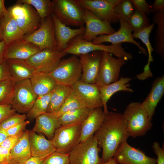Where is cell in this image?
<instances>
[{
	"instance_id": "obj_18",
	"label": "cell",
	"mask_w": 164,
	"mask_h": 164,
	"mask_svg": "<svg viewBox=\"0 0 164 164\" xmlns=\"http://www.w3.org/2000/svg\"><path fill=\"white\" fill-rule=\"evenodd\" d=\"M40 51L39 48L33 43L22 39H19L7 45L4 55V59L26 60Z\"/></svg>"
},
{
	"instance_id": "obj_32",
	"label": "cell",
	"mask_w": 164,
	"mask_h": 164,
	"mask_svg": "<svg viewBox=\"0 0 164 164\" xmlns=\"http://www.w3.org/2000/svg\"><path fill=\"white\" fill-rule=\"evenodd\" d=\"M85 108H91L71 88L70 94L60 108L56 112L52 114L56 117H58L64 113L68 111L74 109Z\"/></svg>"
},
{
	"instance_id": "obj_53",
	"label": "cell",
	"mask_w": 164,
	"mask_h": 164,
	"mask_svg": "<svg viewBox=\"0 0 164 164\" xmlns=\"http://www.w3.org/2000/svg\"><path fill=\"white\" fill-rule=\"evenodd\" d=\"M101 164H117V163L113 158H112L107 162Z\"/></svg>"
},
{
	"instance_id": "obj_36",
	"label": "cell",
	"mask_w": 164,
	"mask_h": 164,
	"mask_svg": "<svg viewBox=\"0 0 164 164\" xmlns=\"http://www.w3.org/2000/svg\"><path fill=\"white\" fill-rule=\"evenodd\" d=\"M17 2L33 6L41 19L48 17L52 13V3L50 0H19Z\"/></svg>"
},
{
	"instance_id": "obj_34",
	"label": "cell",
	"mask_w": 164,
	"mask_h": 164,
	"mask_svg": "<svg viewBox=\"0 0 164 164\" xmlns=\"http://www.w3.org/2000/svg\"><path fill=\"white\" fill-rule=\"evenodd\" d=\"M52 91L46 95L37 96L32 107L27 113V118L33 119L38 115L46 113Z\"/></svg>"
},
{
	"instance_id": "obj_28",
	"label": "cell",
	"mask_w": 164,
	"mask_h": 164,
	"mask_svg": "<svg viewBox=\"0 0 164 164\" xmlns=\"http://www.w3.org/2000/svg\"><path fill=\"white\" fill-rule=\"evenodd\" d=\"M29 80L32 88L37 96L50 93L57 84L49 73L36 72Z\"/></svg>"
},
{
	"instance_id": "obj_52",
	"label": "cell",
	"mask_w": 164,
	"mask_h": 164,
	"mask_svg": "<svg viewBox=\"0 0 164 164\" xmlns=\"http://www.w3.org/2000/svg\"><path fill=\"white\" fill-rule=\"evenodd\" d=\"M5 0H0V19L3 18L8 13L5 5Z\"/></svg>"
},
{
	"instance_id": "obj_29",
	"label": "cell",
	"mask_w": 164,
	"mask_h": 164,
	"mask_svg": "<svg viewBox=\"0 0 164 164\" xmlns=\"http://www.w3.org/2000/svg\"><path fill=\"white\" fill-rule=\"evenodd\" d=\"M29 134V130H25L18 142L10 150L13 163H25L31 156Z\"/></svg>"
},
{
	"instance_id": "obj_8",
	"label": "cell",
	"mask_w": 164,
	"mask_h": 164,
	"mask_svg": "<svg viewBox=\"0 0 164 164\" xmlns=\"http://www.w3.org/2000/svg\"><path fill=\"white\" fill-rule=\"evenodd\" d=\"M100 148L94 135L80 142L68 154L70 164H101Z\"/></svg>"
},
{
	"instance_id": "obj_24",
	"label": "cell",
	"mask_w": 164,
	"mask_h": 164,
	"mask_svg": "<svg viewBox=\"0 0 164 164\" xmlns=\"http://www.w3.org/2000/svg\"><path fill=\"white\" fill-rule=\"evenodd\" d=\"M35 119V125L32 130L44 135L51 141L56 130L61 126L58 117L52 113H46L38 115Z\"/></svg>"
},
{
	"instance_id": "obj_1",
	"label": "cell",
	"mask_w": 164,
	"mask_h": 164,
	"mask_svg": "<svg viewBox=\"0 0 164 164\" xmlns=\"http://www.w3.org/2000/svg\"><path fill=\"white\" fill-rule=\"evenodd\" d=\"M94 135L102 149V162H106L113 158L120 144L129 137L123 114L108 111Z\"/></svg>"
},
{
	"instance_id": "obj_9",
	"label": "cell",
	"mask_w": 164,
	"mask_h": 164,
	"mask_svg": "<svg viewBox=\"0 0 164 164\" xmlns=\"http://www.w3.org/2000/svg\"><path fill=\"white\" fill-rule=\"evenodd\" d=\"M22 39L36 45L41 51L46 49L56 50L54 25L51 15L41 19L38 29L24 35Z\"/></svg>"
},
{
	"instance_id": "obj_46",
	"label": "cell",
	"mask_w": 164,
	"mask_h": 164,
	"mask_svg": "<svg viewBox=\"0 0 164 164\" xmlns=\"http://www.w3.org/2000/svg\"><path fill=\"white\" fill-rule=\"evenodd\" d=\"M0 164H13L10 150L0 145Z\"/></svg>"
},
{
	"instance_id": "obj_40",
	"label": "cell",
	"mask_w": 164,
	"mask_h": 164,
	"mask_svg": "<svg viewBox=\"0 0 164 164\" xmlns=\"http://www.w3.org/2000/svg\"><path fill=\"white\" fill-rule=\"evenodd\" d=\"M27 118L26 114H20L15 112L0 123V128L6 131L15 125L25 121Z\"/></svg>"
},
{
	"instance_id": "obj_17",
	"label": "cell",
	"mask_w": 164,
	"mask_h": 164,
	"mask_svg": "<svg viewBox=\"0 0 164 164\" xmlns=\"http://www.w3.org/2000/svg\"><path fill=\"white\" fill-rule=\"evenodd\" d=\"M103 53L102 51H97L78 56L79 57L82 69L81 81L95 84Z\"/></svg>"
},
{
	"instance_id": "obj_6",
	"label": "cell",
	"mask_w": 164,
	"mask_h": 164,
	"mask_svg": "<svg viewBox=\"0 0 164 164\" xmlns=\"http://www.w3.org/2000/svg\"><path fill=\"white\" fill-rule=\"evenodd\" d=\"M82 72L79 58L72 55L61 60L55 69L49 74L57 84L69 87L80 80Z\"/></svg>"
},
{
	"instance_id": "obj_19",
	"label": "cell",
	"mask_w": 164,
	"mask_h": 164,
	"mask_svg": "<svg viewBox=\"0 0 164 164\" xmlns=\"http://www.w3.org/2000/svg\"><path fill=\"white\" fill-rule=\"evenodd\" d=\"M51 15L54 25L55 36L57 43L56 50L63 51L72 39L84 34L85 27L71 29L62 23L52 13Z\"/></svg>"
},
{
	"instance_id": "obj_7",
	"label": "cell",
	"mask_w": 164,
	"mask_h": 164,
	"mask_svg": "<svg viewBox=\"0 0 164 164\" xmlns=\"http://www.w3.org/2000/svg\"><path fill=\"white\" fill-rule=\"evenodd\" d=\"M7 10L25 35L34 32L39 27L41 19L31 5L17 1Z\"/></svg>"
},
{
	"instance_id": "obj_30",
	"label": "cell",
	"mask_w": 164,
	"mask_h": 164,
	"mask_svg": "<svg viewBox=\"0 0 164 164\" xmlns=\"http://www.w3.org/2000/svg\"><path fill=\"white\" fill-rule=\"evenodd\" d=\"M152 17L153 23L157 25L155 36V50L164 59V10L154 12Z\"/></svg>"
},
{
	"instance_id": "obj_20",
	"label": "cell",
	"mask_w": 164,
	"mask_h": 164,
	"mask_svg": "<svg viewBox=\"0 0 164 164\" xmlns=\"http://www.w3.org/2000/svg\"><path fill=\"white\" fill-rule=\"evenodd\" d=\"M70 87L91 108L103 107L98 87L95 84L80 80Z\"/></svg>"
},
{
	"instance_id": "obj_47",
	"label": "cell",
	"mask_w": 164,
	"mask_h": 164,
	"mask_svg": "<svg viewBox=\"0 0 164 164\" xmlns=\"http://www.w3.org/2000/svg\"><path fill=\"white\" fill-rule=\"evenodd\" d=\"M11 105L0 104V123L15 113Z\"/></svg>"
},
{
	"instance_id": "obj_44",
	"label": "cell",
	"mask_w": 164,
	"mask_h": 164,
	"mask_svg": "<svg viewBox=\"0 0 164 164\" xmlns=\"http://www.w3.org/2000/svg\"><path fill=\"white\" fill-rule=\"evenodd\" d=\"M23 132L18 135L8 136L0 146L11 150L19 141Z\"/></svg>"
},
{
	"instance_id": "obj_42",
	"label": "cell",
	"mask_w": 164,
	"mask_h": 164,
	"mask_svg": "<svg viewBox=\"0 0 164 164\" xmlns=\"http://www.w3.org/2000/svg\"><path fill=\"white\" fill-rule=\"evenodd\" d=\"M134 7L140 12L149 15L153 13L152 5L149 4L145 0H131Z\"/></svg>"
},
{
	"instance_id": "obj_14",
	"label": "cell",
	"mask_w": 164,
	"mask_h": 164,
	"mask_svg": "<svg viewBox=\"0 0 164 164\" xmlns=\"http://www.w3.org/2000/svg\"><path fill=\"white\" fill-rule=\"evenodd\" d=\"M113 158L117 164H157L156 159L131 146L127 140L120 144Z\"/></svg>"
},
{
	"instance_id": "obj_25",
	"label": "cell",
	"mask_w": 164,
	"mask_h": 164,
	"mask_svg": "<svg viewBox=\"0 0 164 164\" xmlns=\"http://www.w3.org/2000/svg\"><path fill=\"white\" fill-rule=\"evenodd\" d=\"M132 79L129 77H121L117 81L108 85L98 87L100 93L103 111L106 114L108 112L107 103L111 96L115 93L120 91L133 92V90L129 87L128 83Z\"/></svg>"
},
{
	"instance_id": "obj_49",
	"label": "cell",
	"mask_w": 164,
	"mask_h": 164,
	"mask_svg": "<svg viewBox=\"0 0 164 164\" xmlns=\"http://www.w3.org/2000/svg\"><path fill=\"white\" fill-rule=\"evenodd\" d=\"M152 7L153 12L156 11L164 10V0H155Z\"/></svg>"
},
{
	"instance_id": "obj_22",
	"label": "cell",
	"mask_w": 164,
	"mask_h": 164,
	"mask_svg": "<svg viewBox=\"0 0 164 164\" xmlns=\"http://www.w3.org/2000/svg\"><path fill=\"white\" fill-rule=\"evenodd\" d=\"M29 138L31 156L46 158L56 151L51 141L42 134L29 130Z\"/></svg>"
},
{
	"instance_id": "obj_45",
	"label": "cell",
	"mask_w": 164,
	"mask_h": 164,
	"mask_svg": "<svg viewBox=\"0 0 164 164\" xmlns=\"http://www.w3.org/2000/svg\"><path fill=\"white\" fill-rule=\"evenodd\" d=\"M12 77L9 67L5 60L0 63V83Z\"/></svg>"
},
{
	"instance_id": "obj_39",
	"label": "cell",
	"mask_w": 164,
	"mask_h": 164,
	"mask_svg": "<svg viewBox=\"0 0 164 164\" xmlns=\"http://www.w3.org/2000/svg\"><path fill=\"white\" fill-rule=\"evenodd\" d=\"M114 11L119 20L127 22L135 11V8L131 0H121L114 8Z\"/></svg>"
},
{
	"instance_id": "obj_21",
	"label": "cell",
	"mask_w": 164,
	"mask_h": 164,
	"mask_svg": "<svg viewBox=\"0 0 164 164\" xmlns=\"http://www.w3.org/2000/svg\"><path fill=\"white\" fill-rule=\"evenodd\" d=\"M164 94V76L158 77L153 81L151 91L145 99L141 103L151 121L155 108Z\"/></svg>"
},
{
	"instance_id": "obj_54",
	"label": "cell",
	"mask_w": 164,
	"mask_h": 164,
	"mask_svg": "<svg viewBox=\"0 0 164 164\" xmlns=\"http://www.w3.org/2000/svg\"><path fill=\"white\" fill-rule=\"evenodd\" d=\"M2 40V30L1 28V27L0 26V40Z\"/></svg>"
},
{
	"instance_id": "obj_5",
	"label": "cell",
	"mask_w": 164,
	"mask_h": 164,
	"mask_svg": "<svg viewBox=\"0 0 164 164\" xmlns=\"http://www.w3.org/2000/svg\"><path fill=\"white\" fill-rule=\"evenodd\" d=\"M82 122L61 125L56 130L51 141L56 152L68 154L79 143Z\"/></svg>"
},
{
	"instance_id": "obj_48",
	"label": "cell",
	"mask_w": 164,
	"mask_h": 164,
	"mask_svg": "<svg viewBox=\"0 0 164 164\" xmlns=\"http://www.w3.org/2000/svg\"><path fill=\"white\" fill-rule=\"evenodd\" d=\"M153 150L157 156V164H164V149L159 142H155L152 145Z\"/></svg>"
},
{
	"instance_id": "obj_26",
	"label": "cell",
	"mask_w": 164,
	"mask_h": 164,
	"mask_svg": "<svg viewBox=\"0 0 164 164\" xmlns=\"http://www.w3.org/2000/svg\"><path fill=\"white\" fill-rule=\"evenodd\" d=\"M0 26L2 40L7 45L15 40L22 39L25 35L14 18L9 12L0 19Z\"/></svg>"
},
{
	"instance_id": "obj_33",
	"label": "cell",
	"mask_w": 164,
	"mask_h": 164,
	"mask_svg": "<svg viewBox=\"0 0 164 164\" xmlns=\"http://www.w3.org/2000/svg\"><path fill=\"white\" fill-rule=\"evenodd\" d=\"M93 108H85L68 111L58 117L61 125H70L83 121Z\"/></svg>"
},
{
	"instance_id": "obj_3",
	"label": "cell",
	"mask_w": 164,
	"mask_h": 164,
	"mask_svg": "<svg viewBox=\"0 0 164 164\" xmlns=\"http://www.w3.org/2000/svg\"><path fill=\"white\" fill-rule=\"evenodd\" d=\"M123 114L129 136L136 138L143 136L152 127L151 121L139 102H131L127 106Z\"/></svg>"
},
{
	"instance_id": "obj_38",
	"label": "cell",
	"mask_w": 164,
	"mask_h": 164,
	"mask_svg": "<svg viewBox=\"0 0 164 164\" xmlns=\"http://www.w3.org/2000/svg\"><path fill=\"white\" fill-rule=\"evenodd\" d=\"M127 22L133 32L141 30L151 25L150 20L146 15L135 9Z\"/></svg>"
},
{
	"instance_id": "obj_35",
	"label": "cell",
	"mask_w": 164,
	"mask_h": 164,
	"mask_svg": "<svg viewBox=\"0 0 164 164\" xmlns=\"http://www.w3.org/2000/svg\"><path fill=\"white\" fill-rule=\"evenodd\" d=\"M15 82L12 77L0 83V104L11 105L14 94Z\"/></svg>"
},
{
	"instance_id": "obj_50",
	"label": "cell",
	"mask_w": 164,
	"mask_h": 164,
	"mask_svg": "<svg viewBox=\"0 0 164 164\" xmlns=\"http://www.w3.org/2000/svg\"><path fill=\"white\" fill-rule=\"evenodd\" d=\"M46 158L31 156L26 161L25 163V164H42L44 160Z\"/></svg>"
},
{
	"instance_id": "obj_27",
	"label": "cell",
	"mask_w": 164,
	"mask_h": 164,
	"mask_svg": "<svg viewBox=\"0 0 164 164\" xmlns=\"http://www.w3.org/2000/svg\"><path fill=\"white\" fill-rule=\"evenodd\" d=\"M12 77L15 82L30 79L36 72L26 60L11 59L5 60Z\"/></svg>"
},
{
	"instance_id": "obj_13",
	"label": "cell",
	"mask_w": 164,
	"mask_h": 164,
	"mask_svg": "<svg viewBox=\"0 0 164 164\" xmlns=\"http://www.w3.org/2000/svg\"><path fill=\"white\" fill-rule=\"evenodd\" d=\"M67 54L63 51L46 49L26 60L36 72L50 73L55 69L62 58Z\"/></svg>"
},
{
	"instance_id": "obj_10",
	"label": "cell",
	"mask_w": 164,
	"mask_h": 164,
	"mask_svg": "<svg viewBox=\"0 0 164 164\" xmlns=\"http://www.w3.org/2000/svg\"><path fill=\"white\" fill-rule=\"evenodd\" d=\"M110 53L103 52L95 84L100 87L118 80L121 67L125 63L123 59L113 57Z\"/></svg>"
},
{
	"instance_id": "obj_4",
	"label": "cell",
	"mask_w": 164,
	"mask_h": 164,
	"mask_svg": "<svg viewBox=\"0 0 164 164\" xmlns=\"http://www.w3.org/2000/svg\"><path fill=\"white\" fill-rule=\"evenodd\" d=\"M52 13L66 26L84 27V9L77 0H53Z\"/></svg>"
},
{
	"instance_id": "obj_37",
	"label": "cell",
	"mask_w": 164,
	"mask_h": 164,
	"mask_svg": "<svg viewBox=\"0 0 164 164\" xmlns=\"http://www.w3.org/2000/svg\"><path fill=\"white\" fill-rule=\"evenodd\" d=\"M154 24L153 23L149 26L139 31L134 32L132 34L133 38L140 39L146 46L148 53V63L145 67H149L151 62L153 61L152 56V52L154 49L151 46L149 41V36L152 30L154 29Z\"/></svg>"
},
{
	"instance_id": "obj_43",
	"label": "cell",
	"mask_w": 164,
	"mask_h": 164,
	"mask_svg": "<svg viewBox=\"0 0 164 164\" xmlns=\"http://www.w3.org/2000/svg\"><path fill=\"white\" fill-rule=\"evenodd\" d=\"M29 123V121H25L18 124L6 130L8 136L18 135L22 133L25 131L26 126Z\"/></svg>"
},
{
	"instance_id": "obj_16",
	"label": "cell",
	"mask_w": 164,
	"mask_h": 164,
	"mask_svg": "<svg viewBox=\"0 0 164 164\" xmlns=\"http://www.w3.org/2000/svg\"><path fill=\"white\" fill-rule=\"evenodd\" d=\"M119 22L120 26L117 31L109 35H99L94 39L92 42L95 44L104 42H109L112 44L129 43L137 46L143 54L147 55V53L146 49L134 39L132 36V30L128 22L120 20Z\"/></svg>"
},
{
	"instance_id": "obj_12",
	"label": "cell",
	"mask_w": 164,
	"mask_h": 164,
	"mask_svg": "<svg viewBox=\"0 0 164 164\" xmlns=\"http://www.w3.org/2000/svg\"><path fill=\"white\" fill-rule=\"evenodd\" d=\"M84 9L91 11L101 20L110 24L119 21L114 8L121 0H77Z\"/></svg>"
},
{
	"instance_id": "obj_2",
	"label": "cell",
	"mask_w": 164,
	"mask_h": 164,
	"mask_svg": "<svg viewBox=\"0 0 164 164\" xmlns=\"http://www.w3.org/2000/svg\"><path fill=\"white\" fill-rule=\"evenodd\" d=\"M83 35H78L72 39L63 52L67 54L78 56L80 55L100 51L110 53L117 58L124 59L125 61L133 58V56L130 53L125 50L121 43L108 45L102 44H95L91 41L84 39Z\"/></svg>"
},
{
	"instance_id": "obj_31",
	"label": "cell",
	"mask_w": 164,
	"mask_h": 164,
	"mask_svg": "<svg viewBox=\"0 0 164 164\" xmlns=\"http://www.w3.org/2000/svg\"><path fill=\"white\" fill-rule=\"evenodd\" d=\"M70 87L57 84L52 92L46 113L56 112L61 107L71 91Z\"/></svg>"
},
{
	"instance_id": "obj_23",
	"label": "cell",
	"mask_w": 164,
	"mask_h": 164,
	"mask_svg": "<svg viewBox=\"0 0 164 164\" xmlns=\"http://www.w3.org/2000/svg\"><path fill=\"white\" fill-rule=\"evenodd\" d=\"M105 115L101 107L91 110L87 117L83 121L79 143L94 135L102 124Z\"/></svg>"
},
{
	"instance_id": "obj_55",
	"label": "cell",
	"mask_w": 164,
	"mask_h": 164,
	"mask_svg": "<svg viewBox=\"0 0 164 164\" xmlns=\"http://www.w3.org/2000/svg\"><path fill=\"white\" fill-rule=\"evenodd\" d=\"M13 164H25V163H14Z\"/></svg>"
},
{
	"instance_id": "obj_11",
	"label": "cell",
	"mask_w": 164,
	"mask_h": 164,
	"mask_svg": "<svg viewBox=\"0 0 164 164\" xmlns=\"http://www.w3.org/2000/svg\"><path fill=\"white\" fill-rule=\"evenodd\" d=\"M37 96L29 79L15 82L12 108L19 113H27L32 107Z\"/></svg>"
},
{
	"instance_id": "obj_15",
	"label": "cell",
	"mask_w": 164,
	"mask_h": 164,
	"mask_svg": "<svg viewBox=\"0 0 164 164\" xmlns=\"http://www.w3.org/2000/svg\"><path fill=\"white\" fill-rule=\"evenodd\" d=\"M83 19L86 26L82 38L86 41H92L99 35H109L116 31L110 23L101 20L88 9H84Z\"/></svg>"
},
{
	"instance_id": "obj_41",
	"label": "cell",
	"mask_w": 164,
	"mask_h": 164,
	"mask_svg": "<svg viewBox=\"0 0 164 164\" xmlns=\"http://www.w3.org/2000/svg\"><path fill=\"white\" fill-rule=\"evenodd\" d=\"M42 164H70L68 155L56 151L47 157Z\"/></svg>"
},
{
	"instance_id": "obj_51",
	"label": "cell",
	"mask_w": 164,
	"mask_h": 164,
	"mask_svg": "<svg viewBox=\"0 0 164 164\" xmlns=\"http://www.w3.org/2000/svg\"><path fill=\"white\" fill-rule=\"evenodd\" d=\"M7 45L3 40L0 41V63L5 60L4 55Z\"/></svg>"
}]
</instances>
